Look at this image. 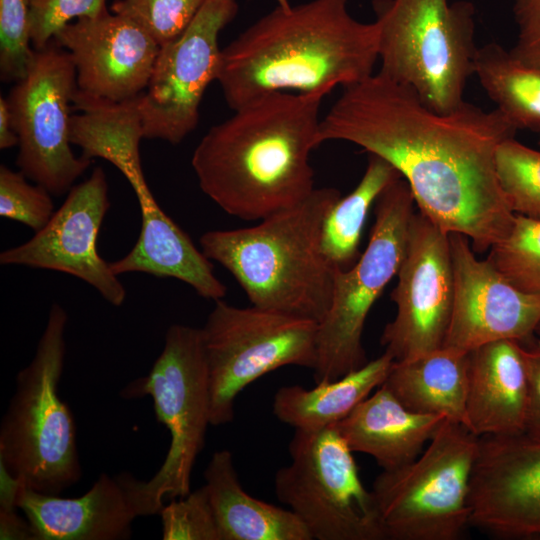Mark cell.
I'll return each instance as SVG.
<instances>
[{
	"instance_id": "obj_13",
	"label": "cell",
	"mask_w": 540,
	"mask_h": 540,
	"mask_svg": "<svg viewBox=\"0 0 540 540\" xmlns=\"http://www.w3.org/2000/svg\"><path fill=\"white\" fill-rule=\"evenodd\" d=\"M237 13L236 0H205L185 31L160 46L149 83L138 96L144 138L175 145L195 130L203 95L217 81L219 34Z\"/></svg>"
},
{
	"instance_id": "obj_26",
	"label": "cell",
	"mask_w": 540,
	"mask_h": 540,
	"mask_svg": "<svg viewBox=\"0 0 540 540\" xmlns=\"http://www.w3.org/2000/svg\"><path fill=\"white\" fill-rule=\"evenodd\" d=\"M474 75L517 129L540 131V71L516 60L498 43L478 47Z\"/></svg>"
},
{
	"instance_id": "obj_10",
	"label": "cell",
	"mask_w": 540,
	"mask_h": 540,
	"mask_svg": "<svg viewBox=\"0 0 540 540\" xmlns=\"http://www.w3.org/2000/svg\"><path fill=\"white\" fill-rule=\"evenodd\" d=\"M210 383V421L231 423L241 391L284 366L314 369L318 323L252 305L217 300L201 328Z\"/></svg>"
},
{
	"instance_id": "obj_37",
	"label": "cell",
	"mask_w": 540,
	"mask_h": 540,
	"mask_svg": "<svg viewBox=\"0 0 540 540\" xmlns=\"http://www.w3.org/2000/svg\"><path fill=\"white\" fill-rule=\"evenodd\" d=\"M18 145V137L12 125L6 98H0V148L9 149Z\"/></svg>"
},
{
	"instance_id": "obj_21",
	"label": "cell",
	"mask_w": 540,
	"mask_h": 540,
	"mask_svg": "<svg viewBox=\"0 0 540 540\" xmlns=\"http://www.w3.org/2000/svg\"><path fill=\"white\" fill-rule=\"evenodd\" d=\"M445 419L406 408L382 384L335 427L352 452L392 470L417 458Z\"/></svg>"
},
{
	"instance_id": "obj_22",
	"label": "cell",
	"mask_w": 540,
	"mask_h": 540,
	"mask_svg": "<svg viewBox=\"0 0 540 540\" xmlns=\"http://www.w3.org/2000/svg\"><path fill=\"white\" fill-rule=\"evenodd\" d=\"M204 478L221 540H313L292 510L259 500L243 489L229 450L212 455Z\"/></svg>"
},
{
	"instance_id": "obj_20",
	"label": "cell",
	"mask_w": 540,
	"mask_h": 540,
	"mask_svg": "<svg viewBox=\"0 0 540 540\" xmlns=\"http://www.w3.org/2000/svg\"><path fill=\"white\" fill-rule=\"evenodd\" d=\"M527 400V375L518 341H494L469 352V431L478 437L524 433Z\"/></svg>"
},
{
	"instance_id": "obj_5",
	"label": "cell",
	"mask_w": 540,
	"mask_h": 540,
	"mask_svg": "<svg viewBox=\"0 0 540 540\" xmlns=\"http://www.w3.org/2000/svg\"><path fill=\"white\" fill-rule=\"evenodd\" d=\"M67 322L64 308L53 303L0 425V464L21 486L48 495H59L82 475L75 422L58 393Z\"/></svg>"
},
{
	"instance_id": "obj_2",
	"label": "cell",
	"mask_w": 540,
	"mask_h": 540,
	"mask_svg": "<svg viewBox=\"0 0 540 540\" xmlns=\"http://www.w3.org/2000/svg\"><path fill=\"white\" fill-rule=\"evenodd\" d=\"M319 95L275 92L234 110L194 149L200 189L227 214L262 220L315 189L310 153L318 147Z\"/></svg>"
},
{
	"instance_id": "obj_8",
	"label": "cell",
	"mask_w": 540,
	"mask_h": 540,
	"mask_svg": "<svg viewBox=\"0 0 540 540\" xmlns=\"http://www.w3.org/2000/svg\"><path fill=\"white\" fill-rule=\"evenodd\" d=\"M479 437L445 419L410 463L383 470L372 494L384 538L456 540L470 524V481Z\"/></svg>"
},
{
	"instance_id": "obj_18",
	"label": "cell",
	"mask_w": 540,
	"mask_h": 540,
	"mask_svg": "<svg viewBox=\"0 0 540 540\" xmlns=\"http://www.w3.org/2000/svg\"><path fill=\"white\" fill-rule=\"evenodd\" d=\"M53 39L72 57L77 90L113 102L145 91L160 50L139 25L108 9L66 24Z\"/></svg>"
},
{
	"instance_id": "obj_33",
	"label": "cell",
	"mask_w": 540,
	"mask_h": 540,
	"mask_svg": "<svg viewBox=\"0 0 540 540\" xmlns=\"http://www.w3.org/2000/svg\"><path fill=\"white\" fill-rule=\"evenodd\" d=\"M26 4L34 49L45 47L73 19L95 17L107 9L106 0H26Z\"/></svg>"
},
{
	"instance_id": "obj_29",
	"label": "cell",
	"mask_w": 540,
	"mask_h": 540,
	"mask_svg": "<svg viewBox=\"0 0 540 540\" xmlns=\"http://www.w3.org/2000/svg\"><path fill=\"white\" fill-rule=\"evenodd\" d=\"M204 1L114 0L110 10L135 22L161 46L185 31Z\"/></svg>"
},
{
	"instance_id": "obj_15",
	"label": "cell",
	"mask_w": 540,
	"mask_h": 540,
	"mask_svg": "<svg viewBox=\"0 0 540 540\" xmlns=\"http://www.w3.org/2000/svg\"><path fill=\"white\" fill-rule=\"evenodd\" d=\"M109 208L106 175L98 166L69 190L44 228L25 243L2 251L0 263L69 274L95 288L111 305L121 306L126 289L96 247Z\"/></svg>"
},
{
	"instance_id": "obj_40",
	"label": "cell",
	"mask_w": 540,
	"mask_h": 540,
	"mask_svg": "<svg viewBox=\"0 0 540 540\" xmlns=\"http://www.w3.org/2000/svg\"><path fill=\"white\" fill-rule=\"evenodd\" d=\"M539 134H540V131H539ZM539 146H540V139H539Z\"/></svg>"
},
{
	"instance_id": "obj_39",
	"label": "cell",
	"mask_w": 540,
	"mask_h": 540,
	"mask_svg": "<svg viewBox=\"0 0 540 540\" xmlns=\"http://www.w3.org/2000/svg\"><path fill=\"white\" fill-rule=\"evenodd\" d=\"M536 334H537V335H540V324H539V326H538V328H537Z\"/></svg>"
},
{
	"instance_id": "obj_31",
	"label": "cell",
	"mask_w": 540,
	"mask_h": 540,
	"mask_svg": "<svg viewBox=\"0 0 540 540\" xmlns=\"http://www.w3.org/2000/svg\"><path fill=\"white\" fill-rule=\"evenodd\" d=\"M163 540H221L205 485L161 509Z\"/></svg>"
},
{
	"instance_id": "obj_38",
	"label": "cell",
	"mask_w": 540,
	"mask_h": 540,
	"mask_svg": "<svg viewBox=\"0 0 540 540\" xmlns=\"http://www.w3.org/2000/svg\"><path fill=\"white\" fill-rule=\"evenodd\" d=\"M278 5H288L290 4L288 0H277Z\"/></svg>"
},
{
	"instance_id": "obj_17",
	"label": "cell",
	"mask_w": 540,
	"mask_h": 540,
	"mask_svg": "<svg viewBox=\"0 0 540 540\" xmlns=\"http://www.w3.org/2000/svg\"><path fill=\"white\" fill-rule=\"evenodd\" d=\"M470 524L507 539L540 540V440L524 433L479 437Z\"/></svg>"
},
{
	"instance_id": "obj_28",
	"label": "cell",
	"mask_w": 540,
	"mask_h": 540,
	"mask_svg": "<svg viewBox=\"0 0 540 540\" xmlns=\"http://www.w3.org/2000/svg\"><path fill=\"white\" fill-rule=\"evenodd\" d=\"M487 259L518 289L540 294V219L515 215L509 234Z\"/></svg>"
},
{
	"instance_id": "obj_24",
	"label": "cell",
	"mask_w": 540,
	"mask_h": 540,
	"mask_svg": "<svg viewBox=\"0 0 540 540\" xmlns=\"http://www.w3.org/2000/svg\"><path fill=\"white\" fill-rule=\"evenodd\" d=\"M393 362L384 352L336 380L316 383L314 388L283 386L274 395L273 413L295 430L317 431L333 426L385 382Z\"/></svg>"
},
{
	"instance_id": "obj_6",
	"label": "cell",
	"mask_w": 540,
	"mask_h": 540,
	"mask_svg": "<svg viewBox=\"0 0 540 540\" xmlns=\"http://www.w3.org/2000/svg\"><path fill=\"white\" fill-rule=\"evenodd\" d=\"M378 72L410 87L430 109L449 113L474 75L475 9L469 1L374 0Z\"/></svg>"
},
{
	"instance_id": "obj_9",
	"label": "cell",
	"mask_w": 540,
	"mask_h": 540,
	"mask_svg": "<svg viewBox=\"0 0 540 540\" xmlns=\"http://www.w3.org/2000/svg\"><path fill=\"white\" fill-rule=\"evenodd\" d=\"M368 245L348 269H335L332 300L318 323L315 383L336 380L368 361L362 345L367 316L403 260L415 201L403 177L375 202Z\"/></svg>"
},
{
	"instance_id": "obj_30",
	"label": "cell",
	"mask_w": 540,
	"mask_h": 540,
	"mask_svg": "<svg viewBox=\"0 0 540 540\" xmlns=\"http://www.w3.org/2000/svg\"><path fill=\"white\" fill-rule=\"evenodd\" d=\"M26 175L0 166V216L40 231L54 214L51 193Z\"/></svg>"
},
{
	"instance_id": "obj_25",
	"label": "cell",
	"mask_w": 540,
	"mask_h": 540,
	"mask_svg": "<svg viewBox=\"0 0 540 540\" xmlns=\"http://www.w3.org/2000/svg\"><path fill=\"white\" fill-rule=\"evenodd\" d=\"M401 174L384 159L369 154L366 170L351 193L340 197L327 213L321 250L335 269H348L359 258L358 248L368 212L382 191Z\"/></svg>"
},
{
	"instance_id": "obj_1",
	"label": "cell",
	"mask_w": 540,
	"mask_h": 540,
	"mask_svg": "<svg viewBox=\"0 0 540 540\" xmlns=\"http://www.w3.org/2000/svg\"><path fill=\"white\" fill-rule=\"evenodd\" d=\"M517 130L499 109L466 101L435 112L410 87L377 72L343 88L321 117L316 142L346 141L384 159L408 183L419 212L484 252L514 223L496 152Z\"/></svg>"
},
{
	"instance_id": "obj_4",
	"label": "cell",
	"mask_w": 540,
	"mask_h": 540,
	"mask_svg": "<svg viewBox=\"0 0 540 540\" xmlns=\"http://www.w3.org/2000/svg\"><path fill=\"white\" fill-rule=\"evenodd\" d=\"M340 197L336 188H315L256 225L205 232L201 250L232 274L252 305L320 323L331 304L335 272L321 250V233Z\"/></svg>"
},
{
	"instance_id": "obj_14",
	"label": "cell",
	"mask_w": 540,
	"mask_h": 540,
	"mask_svg": "<svg viewBox=\"0 0 540 540\" xmlns=\"http://www.w3.org/2000/svg\"><path fill=\"white\" fill-rule=\"evenodd\" d=\"M396 276L391 293L396 314L380 339L385 352L404 361L441 349L454 299L449 233L419 211L411 217Z\"/></svg>"
},
{
	"instance_id": "obj_32",
	"label": "cell",
	"mask_w": 540,
	"mask_h": 540,
	"mask_svg": "<svg viewBox=\"0 0 540 540\" xmlns=\"http://www.w3.org/2000/svg\"><path fill=\"white\" fill-rule=\"evenodd\" d=\"M26 0H0V77L17 82L33 56Z\"/></svg>"
},
{
	"instance_id": "obj_12",
	"label": "cell",
	"mask_w": 540,
	"mask_h": 540,
	"mask_svg": "<svg viewBox=\"0 0 540 540\" xmlns=\"http://www.w3.org/2000/svg\"><path fill=\"white\" fill-rule=\"evenodd\" d=\"M77 90L71 55L53 38L34 49L26 74L6 97L18 137L16 164L52 195H63L92 160L71 149L70 122Z\"/></svg>"
},
{
	"instance_id": "obj_34",
	"label": "cell",
	"mask_w": 540,
	"mask_h": 540,
	"mask_svg": "<svg viewBox=\"0 0 540 540\" xmlns=\"http://www.w3.org/2000/svg\"><path fill=\"white\" fill-rule=\"evenodd\" d=\"M513 14L518 33L510 54L540 71V0H513Z\"/></svg>"
},
{
	"instance_id": "obj_3",
	"label": "cell",
	"mask_w": 540,
	"mask_h": 540,
	"mask_svg": "<svg viewBox=\"0 0 540 540\" xmlns=\"http://www.w3.org/2000/svg\"><path fill=\"white\" fill-rule=\"evenodd\" d=\"M347 3L277 5L222 48L217 82L230 109L275 92L324 97L372 75L377 25L355 19Z\"/></svg>"
},
{
	"instance_id": "obj_11",
	"label": "cell",
	"mask_w": 540,
	"mask_h": 540,
	"mask_svg": "<svg viewBox=\"0 0 540 540\" xmlns=\"http://www.w3.org/2000/svg\"><path fill=\"white\" fill-rule=\"evenodd\" d=\"M335 425L295 433L274 489L316 540H383L377 507Z\"/></svg>"
},
{
	"instance_id": "obj_36",
	"label": "cell",
	"mask_w": 540,
	"mask_h": 540,
	"mask_svg": "<svg viewBox=\"0 0 540 540\" xmlns=\"http://www.w3.org/2000/svg\"><path fill=\"white\" fill-rule=\"evenodd\" d=\"M0 539L36 540L28 519H22L15 508H0Z\"/></svg>"
},
{
	"instance_id": "obj_16",
	"label": "cell",
	"mask_w": 540,
	"mask_h": 540,
	"mask_svg": "<svg viewBox=\"0 0 540 540\" xmlns=\"http://www.w3.org/2000/svg\"><path fill=\"white\" fill-rule=\"evenodd\" d=\"M454 299L446 348L470 352L500 340L525 342L540 324V294L514 286L488 259L479 260L470 240L449 233Z\"/></svg>"
},
{
	"instance_id": "obj_19",
	"label": "cell",
	"mask_w": 540,
	"mask_h": 540,
	"mask_svg": "<svg viewBox=\"0 0 540 540\" xmlns=\"http://www.w3.org/2000/svg\"><path fill=\"white\" fill-rule=\"evenodd\" d=\"M132 474L102 473L76 498L36 492L20 485L16 506L36 540H125L138 513L131 493Z\"/></svg>"
},
{
	"instance_id": "obj_7",
	"label": "cell",
	"mask_w": 540,
	"mask_h": 540,
	"mask_svg": "<svg viewBox=\"0 0 540 540\" xmlns=\"http://www.w3.org/2000/svg\"><path fill=\"white\" fill-rule=\"evenodd\" d=\"M125 399L150 396L156 419L170 434V445L148 480L134 476L131 491L138 516L159 514L166 501L191 492L195 461L205 446L210 421V383L201 328L171 325L164 347L146 376L129 383Z\"/></svg>"
},
{
	"instance_id": "obj_27",
	"label": "cell",
	"mask_w": 540,
	"mask_h": 540,
	"mask_svg": "<svg viewBox=\"0 0 540 540\" xmlns=\"http://www.w3.org/2000/svg\"><path fill=\"white\" fill-rule=\"evenodd\" d=\"M496 170L513 213L540 219V150L508 139L497 149Z\"/></svg>"
},
{
	"instance_id": "obj_35",
	"label": "cell",
	"mask_w": 540,
	"mask_h": 540,
	"mask_svg": "<svg viewBox=\"0 0 540 540\" xmlns=\"http://www.w3.org/2000/svg\"><path fill=\"white\" fill-rule=\"evenodd\" d=\"M525 365L528 400L524 434L540 440V335L519 342Z\"/></svg>"
},
{
	"instance_id": "obj_23",
	"label": "cell",
	"mask_w": 540,
	"mask_h": 540,
	"mask_svg": "<svg viewBox=\"0 0 540 540\" xmlns=\"http://www.w3.org/2000/svg\"><path fill=\"white\" fill-rule=\"evenodd\" d=\"M469 352L442 347L394 361L383 383L408 409L443 416L466 427Z\"/></svg>"
}]
</instances>
